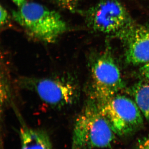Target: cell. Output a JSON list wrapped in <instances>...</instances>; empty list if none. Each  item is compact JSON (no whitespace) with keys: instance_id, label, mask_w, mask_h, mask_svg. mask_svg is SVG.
<instances>
[{"instance_id":"5b68a950","label":"cell","mask_w":149,"mask_h":149,"mask_svg":"<svg viewBox=\"0 0 149 149\" xmlns=\"http://www.w3.org/2000/svg\"><path fill=\"white\" fill-rule=\"evenodd\" d=\"M85 14L88 26L94 31L116 37L133 24L119 0H101Z\"/></svg>"},{"instance_id":"52a82bcc","label":"cell","mask_w":149,"mask_h":149,"mask_svg":"<svg viewBox=\"0 0 149 149\" xmlns=\"http://www.w3.org/2000/svg\"><path fill=\"white\" fill-rule=\"evenodd\" d=\"M117 37L125 46V60L128 63L143 65L149 62V27L133 23Z\"/></svg>"},{"instance_id":"8fae6325","label":"cell","mask_w":149,"mask_h":149,"mask_svg":"<svg viewBox=\"0 0 149 149\" xmlns=\"http://www.w3.org/2000/svg\"><path fill=\"white\" fill-rule=\"evenodd\" d=\"M136 149H149V133L138 141Z\"/></svg>"},{"instance_id":"3957f363","label":"cell","mask_w":149,"mask_h":149,"mask_svg":"<svg viewBox=\"0 0 149 149\" xmlns=\"http://www.w3.org/2000/svg\"><path fill=\"white\" fill-rule=\"evenodd\" d=\"M19 7L13 11V17L33 39L53 43L66 31V23L55 11L34 2H25Z\"/></svg>"},{"instance_id":"ba28073f","label":"cell","mask_w":149,"mask_h":149,"mask_svg":"<svg viewBox=\"0 0 149 149\" xmlns=\"http://www.w3.org/2000/svg\"><path fill=\"white\" fill-rule=\"evenodd\" d=\"M19 136L21 149H53L49 136L44 130L23 127Z\"/></svg>"},{"instance_id":"30bf717a","label":"cell","mask_w":149,"mask_h":149,"mask_svg":"<svg viewBox=\"0 0 149 149\" xmlns=\"http://www.w3.org/2000/svg\"><path fill=\"white\" fill-rule=\"evenodd\" d=\"M58 4L63 8L68 10H75L80 0H55Z\"/></svg>"},{"instance_id":"7c38bea8","label":"cell","mask_w":149,"mask_h":149,"mask_svg":"<svg viewBox=\"0 0 149 149\" xmlns=\"http://www.w3.org/2000/svg\"><path fill=\"white\" fill-rule=\"evenodd\" d=\"M140 72L144 80L149 82V62L142 65Z\"/></svg>"},{"instance_id":"6da1fadb","label":"cell","mask_w":149,"mask_h":149,"mask_svg":"<svg viewBox=\"0 0 149 149\" xmlns=\"http://www.w3.org/2000/svg\"><path fill=\"white\" fill-rule=\"evenodd\" d=\"M116 135L98 104L90 96L74 121L71 149L107 148L114 143Z\"/></svg>"},{"instance_id":"5bb4252c","label":"cell","mask_w":149,"mask_h":149,"mask_svg":"<svg viewBox=\"0 0 149 149\" xmlns=\"http://www.w3.org/2000/svg\"><path fill=\"white\" fill-rule=\"evenodd\" d=\"M15 4L19 7H20L26 2L25 0H12Z\"/></svg>"},{"instance_id":"8992f818","label":"cell","mask_w":149,"mask_h":149,"mask_svg":"<svg viewBox=\"0 0 149 149\" xmlns=\"http://www.w3.org/2000/svg\"><path fill=\"white\" fill-rule=\"evenodd\" d=\"M99 106L116 135H128L139 129L143 123L144 117L137 104L127 96L118 94Z\"/></svg>"},{"instance_id":"277c9868","label":"cell","mask_w":149,"mask_h":149,"mask_svg":"<svg viewBox=\"0 0 149 149\" xmlns=\"http://www.w3.org/2000/svg\"><path fill=\"white\" fill-rule=\"evenodd\" d=\"M90 96L102 105L118 94L124 83L120 69L109 50L92 61L90 64Z\"/></svg>"},{"instance_id":"7a4b0ae2","label":"cell","mask_w":149,"mask_h":149,"mask_svg":"<svg viewBox=\"0 0 149 149\" xmlns=\"http://www.w3.org/2000/svg\"><path fill=\"white\" fill-rule=\"evenodd\" d=\"M21 89L35 93L50 107L61 109L71 106L80 100V86L76 77L70 73L51 77L22 76L17 80Z\"/></svg>"},{"instance_id":"4fadbf2b","label":"cell","mask_w":149,"mask_h":149,"mask_svg":"<svg viewBox=\"0 0 149 149\" xmlns=\"http://www.w3.org/2000/svg\"><path fill=\"white\" fill-rule=\"evenodd\" d=\"M8 15L6 10L3 7L1 6V25H5L7 23L8 20Z\"/></svg>"},{"instance_id":"9c48e42d","label":"cell","mask_w":149,"mask_h":149,"mask_svg":"<svg viewBox=\"0 0 149 149\" xmlns=\"http://www.w3.org/2000/svg\"><path fill=\"white\" fill-rule=\"evenodd\" d=\"M131 93L143 116L149 121V82L143 80L134 84Z\"/></svg>"}]
</instances>
